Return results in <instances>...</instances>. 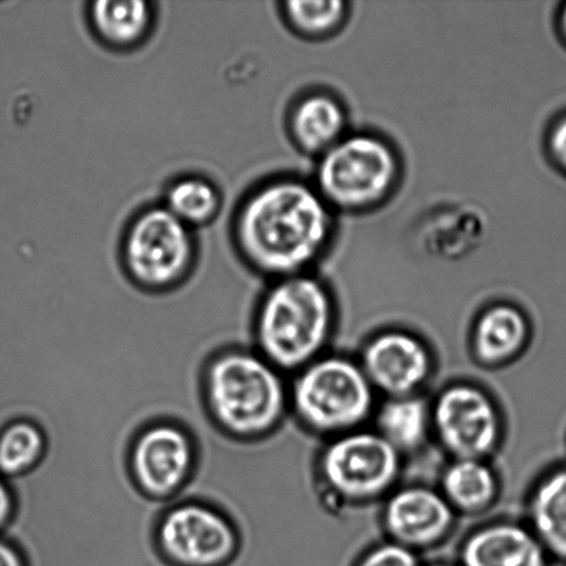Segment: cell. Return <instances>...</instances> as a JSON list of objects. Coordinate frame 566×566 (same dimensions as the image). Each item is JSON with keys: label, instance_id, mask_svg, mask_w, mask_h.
I'll list each match as a JSON object with an SVG mask.
<instances>
[{"label": "cell", "instance_id": "obj_22", "mask_svg": "<svg viewBox=\"0 0 566 566\" xmlns=\"http://www.w3.org/2000/svg\"><path fill=\"white\" fill-rule=\"evenodd\" d=\"M283 6V17L298 35L324 38L340 28L347 17V3L342 0H291Z\"/></svg>", "mask_w": 566, "mask_h": 566}, {"label": "cell", "instance_id": "obj_28", "mask_svg": "<svg viewBox=\"0 0 566 566\" xmlns=\"http://www.w3.org/2000/svg\"><path fill=\"white\" fill-rule=\"evenodd\" d=\"M430 566H453V565H449V564H434V565H430Z\"/></svg>", "mask_w": 566, "mask_h": 566}, {"label": "cell", "instance_id": "obj_27", "mask_svg": "<svg viewBox=\"0 0 566 566\" xmlns=\"http://www.w3.org/2000/svg\"><path fill=\"white\" fill-rule=\"evenodd\" d=\"M559 31H562L566 41V4H564L562 14H559Z\"/></svg>", "mask_w": 566, "mask_h": 566}, {"label": "cell", "instance_id": "obj_20", "mask_svg": "<svg viewBox=\"0 0 566 566\" xmlns=\"http://www.w3.org/2000/svg\"><path fill=\"white\" fill-rule=\"evenodd\" d=\"M49 452V437L38 421L14 419L0 430V475L21 479L35 471Z\"/></svg>", "mask_w": 566, "mask_h": 566}, {"label": "cell", "instance_id": "obj_23", "mask_svg": "<svg viewBox=\"0 0 566 566\" xmlns=\"http://www.w3.org/2000/svg\"><path fill=\"white\" fill-rule=\"evenodd\" d=\"M355 566H420V563L413 551L390 541L371 548Z\"/></svg>", "mask_w": 566, "mask_h": 566}, {"label": "cell", "instance_id": "obj_24", "mask_svg": "<svg viewBox=\"0 0 566 566\" xmlns=\"http://www.w3.org/2000/svg\"><path fill=\"white\" fill-rule=\"evenodd\" d=\"M17 496L9 481L0 475V532L13 523L17 514Z\"/></svg>", "mask_w": 566, "mask_h": 566}, {"label": "cell", "instance_id": "obj_2", "mask_svg": "<svg viewBox=\"0 0 566 566\" xmlns=\"http://www.w3.org/2000/svg\"><path fill=\"white\" fill-rule=\"evenodd\" d=\"M283 375L253 347L216 349L199 374V397L209 423L232 442L268 440L289 412Z\"/></svg>", "mask_w": 566, "mask_h": 566}, {"label": "cell", "instance_id": "obj_19", "mask_svg": "<svg viewBox=\"0 0 566 566\" xmlns=\"http://www.w3.org/2000/svg\"><path fill=\"white\" fill-rule=\"evenodd\" d=\"M499 492L497 476L480 459H454L442 474L441 493L454 512L479 513Z\"/></svg>", "mask_w": 566, "mask_h": 566}, {"label": "cell", "instance_id": "obj_8", "mask_svg": "<svg viewBox=\"0 0 566 566\" xmlns=\"http://www.w3.org/2000/svg\"><path fill=\"white\" fill-rule=\"evenodd\" d=\"M201 449L196 434L175 419L147 421L130 438L126 470L133 488L155 503H171L197 475Z\"/></svg>", "mask_w": 566, "mask_h": 566}, {"label": "cell", "instance_id": "obj_10", "mask_svg": "<svg viewBox=\"0 0 566 566\" xmlns=\"http://www.w3.org/2000/svg\"><path fill=\"white\" fill-rule=\"evenodd\" d=\"M431 431L454 459L485 460L501 442L502 419L484 390L459 382L431 405Z\"/></svg>", "mask_w": 566, "mask_h": 566}, {"label": "cell", "instance_id": "obj_26", "mask_svg": "<svg viewBox=\"0 0 566 566\" xmlns=\"http://www.w3.org/2000/svg\"><path fill=\"white\" fill-rule=\"evenodd\" d=\"M0 566H31L30 559L19 545L0 537Z\"/></svg>", "mask_w": 566, "mask_h": 566}, {"label": "cell", "instance_id": "obj_11", "mask_svg": "<svg viewBox=\"0 0 566 566\" xmlns=\"http://www.w3.org/2000/svg\"><path fill=\"white\" fill-rule=\"evenodd\" d=\"M360 366L375 391L387 398L418 396L432 371L430 349L405 331H386L365 344Z\"/></svg>", "mask_w": 566, "mask_h": 566}, {"label": "cell", "instance_id": "obj_5", "mask_svg": "<svg viewBox=\"0 0 566 566\" xmlns=\"http://www.w3.org/2000/svg\"><path fill=\"white\" fill-rule=\"evenodd\" d=\"M399 160L390 144L369 133L347 135L321 155L316 190L329 207L358 212L390 196Z\"/></svg>", "mask_w": 566, "mask_h": 566}, {"label": "cell", "instance_id": "obj_16", "mask_svg": "<svg viewBox=\"0 0 566 566\" xmlns=\"http://www.w3.org/2000/svg\"><path fill=\"white\" fill-rule=\"evenodd\" d=\"M155 4L148 0H96L88 4L87 17L99 42L118 50L138 46L155 21Z\"/></svg>", "mask_w": 566, "mask_h": 566}, {"label": "cell", "instance_id": "obj_12", "mask_svg": "<svg viewBox=\"0 0 566 566\" xmlns=\"http://www.w3.org/2000/svg\"><path fill=\"white\" fill-rule=\"evenodd\" d=\"M454 513L441 492L413 485L388 497L382 524L391 542L415 552L446 539L454 524Z\"/></svg>", "mask_w": 566, "mask_h": 566}, {"label": "cell", "instance_id": "obj_6", "mask_svg": "<svg viewBox=\"0 0 566 566\" xmlns=\"http://www.w3.org/2000/svg\"><path fill=\"white\" fill-rule=\"evenodd\" d=\"M197 259L193 230L164 205L138 212L122 241V264L137 287L166 293L191 274Z\"/></svg>", "mask_w": 566, "mask_h": 566}, {"label": "cell", "instance_id": "obj_21", "mask_svg": "<svg viewBox=\"0 0 566 566\" xmlns=\"http://www.w3.org/2000/svg\"><path fill=\"white\" fill-rule=\"evenodd\" d=\"M164 207L196 230L218 218L223 197L214 182L202 176H181L166 188Z\"/></svg>", "mask_w": 566, "mask_h": 566}, {"label": "cell", "instance_id": "obj_1", "mask_svg": "<svg viewBox=\"0 0 566 566\" xmlns=\"http://www.w3.org/2000/svg\"><path fill=\"white\" fill-rule=\"evenodd\" d=\"M332 230L331 207L316 187L276 179L243 199L232 231L247 263L279 281L307 273L324 252Z\"/></svg>", "mask_w": 566, "mask_h": 566}, {"label": "cell", "instance_id": "obj_17", "mask_svg": "<svg viewBox=\"0 0 566 566\" xmlns=\"http://www.w3.org/2000/svg\"><path fill=\"white\" fill-rule=\"evenodd\" d=\"M530 528L548 556L566 564V463L547 471L532 490Z\"/></svg>", "mask_w": 566, "mask_h": 566}, {"label": "cell", "instance_id": "obj_13", "mask_svg": "<svg viewBox=\"0 0 566 566\" xmlns=\"http://www.w3.org/2000/svg\"><path fill=\"white\" fill-rule=\"evenodd\" d=\"M460 562L462 566H551L552 558L530 525L496 523L468 537Z\"/></svg>", "mask_w": 566, "mask_h": 566}, {"label": "cell", "instance_id": "obj_7", "mask_svg": "<svg viewBox=\"0 0 566 566\" xmlns=\"http://www.w3.org/2000/svg\"><path fill=\"white\" fill-rule=\"evenodd\" d=\"M242 542L234 518L201 499L169 503L153 528L155 552L168 566H230Z\"/></svg>", "mask_w": 566, "mask_h": 566}, {"label": "cell", "instance_id": "obj_9", "mask_svg": "<svg viewBox=\"0 0 566 566\" xmlns=\"http://www.w3.org/2000/svg\"><path fill=\"white\" fill-rule=\"evenodd\" d=\"M402 454L377 431L335 437L319 459L322 479L343 501L365 503L385 496L401 473Z\"/></svg>", "mask_w": 566, "mask_h": 566}, {"label": "cell", "instance_id": "obj_3", "mask_svg": "<svg viewBox=\"0 0 566 566\" xmlns=\"http://www.w3.org/2000/svg\"><path fill=\"white\" fill-rule=\"evenodd\" d=\"M335 324L327 287L313 275L275 281L253 316V348L283 374L298 371L321 358Z\"/></svg>", "mask_w": 566, "mask_h": 566}, {"label": "cell", "instance_id": "obj_15", "mask_svg": "<svg viewBox=\"0 0 566 566\" xmlns=\"http://www.w3.org/2000/svg\"><path fill=\"white\" fill-rule=\"evenodd\" d=\"M530 335V322L523 311L512 304L492 305L475 322V357L488 366L506 364L523 352Z\"/></svg>", "mask_w": 566, "mask_h": 566}, {"label": "cell", "instance_id": "obj_4", "mask_svg": "<svg viewBox=\"0 0 566 566\" xmlns=\"http://www.w3.org/2000/svg\"><path fill=\"white\" fill-rule=\"evenodd\" d=\"M375 388L363 366L344 357L315 359L289 386V410L313 432L343 436L374 412Z\"/></svg>", "mask_w": 566, "mask_h": 566}, {"label": "cell", "instance_id": "obj_25", "mask_svg": "<svg viewBox=\"0 0 566 566\" xmlns=\"http://www.w3.org/2000/svg\"><path fill=\"white\" fill-rule=\"evenodd\" d=\"M548 151L566 174V115L554 124L548 135Z\"/></svg>", "mask_w": 566, "mask_h": 566}, {"label": "cell", "instance_id": "obj_18", "mask_svg": "<svg viewBox=\"0 0 566 566\" xmlns=\"http://www.w3.org/2000/svg\"><path fill=\"white\" fill-rule=\"evenodd\" d=\"M376 431L399 453L413 452L431 431V405L419 394L387 398L377 409Z\"/></svg>", "mask_w": 566, "mask_h": 566}, {"label": "cell", "instance_id": "obj_14", "mask_svg": "<svg viewBox=\"0 0 566 566\" xmlns=\"http://www.w3.org/2000/svg\"><path fill=\"white\" fill-rule=\"evenodd\" d=\"M343 105L329 94L314 93L300 99L289 116V133L302 151L324 155L347 136Z\"/></svg>", "mask_w": 566, "mask_h": 566}]
</instances>
